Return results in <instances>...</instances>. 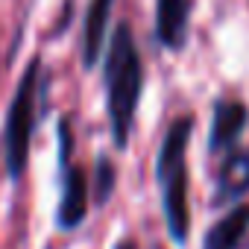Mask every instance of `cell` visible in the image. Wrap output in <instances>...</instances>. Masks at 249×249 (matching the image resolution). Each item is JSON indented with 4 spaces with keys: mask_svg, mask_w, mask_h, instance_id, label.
<instances>
[{
    "mask_svg": "<svg viewBox=\"0 0 249 249\" xmlns=\"http://www.w3.org/2000/svg\"><path fill=\"white\" fill-rule=\"evenodd\" d=\"M144 91V65L129 24H117L106 53V111L117 150H126Z\"/></svg>",
    "mask_w": 249,
    "mask_h": 249,
    "instance_id": "obj_1",
    "label": "cell"
},
{
    "mask_svg": "<svg viewBox=\"0 0 249 249\" xmlns=\"http://www.w3.org/2000/svg\"><path fill=\"white\" fill-rule=\"evenodd\" d=\"M194 132V117L182 114L170 123L156 159V179L161 185V205L167 231L176 243L188 240L191 231V205H188V144Z\"/></svg>",
    "mask_w": 249,
    "mask_h": 249,
    "instance_id": "obj_2",
    "label": "cell"
},
{
    "mask_svg": "<svg viewBox=\"0 0 249 249\" xmlns=\"http://www.w3.org/2000/svg\"><path fill=\"white\" fill-rule=\"evenodd\" d=\"M38 82H41V56H36L27 71L21 73L9 111H6V129H3V147H6V173L9 179H21L30 159V141L36 126V103H38Z\"/></svg>",
    "mask_w": 249,
    "mask_h": 249,
    "instance_id": "obj_3",
    "label": "cell"
},
{
    "mask_svg": "<svg viewBox=\"0 0 249 249\" xmlns=\"http://www.w3.org/2000/svg\"><path fill=\"white\" fill-rule=\"evenodd\" d=\"M59 138H62V196H59L56 220L65 231H71L88 214V176H85L82 167L71 164L73 138H71V123L68 120L59 123Z\"/></svg>",
    "mask_w": 249,
    "mask_h": 249,
    "instance_id": "obj_4",
    "label": "cell"
},
{
    "mask_svg": "<svg viewBox=\"0 0 249 249\" xmlns=\"http://www.w3.org/2000/svg\"><path fill=\"white\" fill-rule=\"evenodd\" d=\"M249 123V111L240 100H220L214 106L211 117V135H208V150L211 153H229L234 150L237 138L243 135Z\"/></svg>",
    "mask_w": 249,
    "mask_h": 249,
    "instance_id": "obj_5",
    "label": "cell"
},
{
    "mask_svg": "<svg viewBox=\"0 0 249 249\" xmlns=\"http://www.w3.org/2000/svg\"><path fill=\"white\" fill-rule=\"evenodd\" d=\"M191 0H156V38L167 50H182L188 41Z\"/></svg>",
    "mask_w": 249,
    "mask_h": 249,
    "instance_id": "obj_6",
    "label": "cell"
},
{
    "mask_svg": "<svg viewBox=\"0 0 249 249\" xmlns=\"http://www.w3.org/2000/svg\"><path fill=\"white\" fill-rule=\"evenodd\" d=\"M246 194H249V147L229 150L220 170H217L214 199L223 205V202H234V199H240Z\"/></svg>",
    "mask_w": 249,
    "mask_h": 249,
    "instance_id": "obj_7",
    "label": "cell"
},
{
    "mask_svg": "<svg viewBox=\"0 0 249 249\" xmlns=\"http://www.w3.org/2000/svg\"><path fill=\"white\" fill-rule=\"evenodd\" d=\"M111 9H114V0H91V6L85 12V27H82V65L85 68H94L100 62Z\"/></svg>",
    "mask_w": 249,
    "mask_h": 249,
    "instance_id": "obj_8",
    "label": "cell"
},
{
    "mask_svg": "<svg viewBox=\"0 0 249 249\" xmlns=\"http://www.w3.org/2000/svg\"><path fill=\"white\" fill-rule=\"evenodd\" d=\"M249 234V205H234L231 211H226L205 234L202 249H237L243 243V237Z\"/></svg>",
    "mask_w": 249,
    "mask_h": 249,
    "instance_id": "obj_9",
    "label": "cell"
},
{
    "mask_svg": "<svg viewBox=\"0 0 249 249\" xmlns=\"http://www.w3.org/2000/svg\"><path fill=\"white\" fill-rule=\"evenodd\" d=\"M97 176H100V182H97V202H106L111 196V185H114V167H111V161L100 159L97 161Z\"/></svg>",
    "mask_w": 249,
    "mask_h": 249,
    "instance_id": "obj_10",
    "label": "cell"
},
{
    "mask_svg": "<svg viewBox=\"0 0 249 249\" xmlns=\"http://www.w3.org/2000/svg\"><path fill=\"white\" fill-rule=\"evenodd\" d=\"M114 249H138V246H135V240H132V237H120V240L114 243Z\"/></svg>",
    "mask_w": 249,
    "mask_h": 249,
    "instance_id": "obj_11",
    "label": "cell"
}]
</instances>
